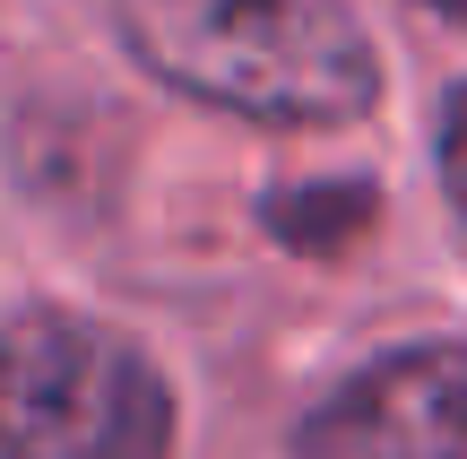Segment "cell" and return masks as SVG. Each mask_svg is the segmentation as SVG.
<instances>
[{"label": "cell", "instance_id": "obj_2", "mask_svg": "<svg viewBox=\"0 0 467 459\" xmlns=\"http://www.w3.org/2000/svg\"><path fill=\"white\" fill-rule=\"evenodd\" d=\"M173 381L139 339L87 312L0 321V459H173Z\"/></svg>", "mask_w": 467, "mask_h": 459}, {"label": "cell", "instance_id": "obj_5", "mask_svg": "<svg viewBox=\"0 0 467 459\" xmlns=\"http://www.w3.org/2000/svg\"><path fill=\"white\" fill-rule=\"evenodd\" d=\"M441 191H451V208L467 217V78L441 96Z\"/></svg>", "mask_w": 467, "mask_h": 459}, {"label": "cell", "instance_id": "obj_1", "mask_svg": "<svg viewBox=\"0 0 467 459\" xmlns=\"http://www.w3.org/2000/svg\"><path fill=\"white\" fill-rule=\"evenodd\" d=\"M121 44L173 96L277 130H347L381 104V52L337 0H113Z\"/></svg>", "mask_w": 467, "mask_h": 459}, {"label": "cell", "instance_id": "obj_4", "mask_svg": "<svg viewBox=\"0 0 467 459\" xmlns=\"http://www.w3.org/2000/svg\"><path fill=\"white\" fill-rule=\"evenodd\" d=\"M268 225H277L295 252H337L372 225V191L364 183H337V191H312V200H268Z\"/></svg>", "mask_w": 467, "mask_h": 459}, {"label": "cell", "instance_id": "obj_3", "mask_svg": "<svg viewBox=\"0 0 467 459\" xmlns=\"http://www.w3.org/2000/svg\"><path fill=\"white\" fill-rule=\"evenodd\" d=\"M295 459H467V339H416L347 373L295 425Z\"/></svg>", "mask_w": 467, "mask_h": 459}, {"label": "cell", "instance_id": "obj_6", "mask_svg": "<svg viewBox=\"0 0 467 459\" xmlns=\"http://www.w3.org/2000/svg\"><path fill=\"white\" fill-rule=\"evenodd\" d=\"M424 9H441V17H459V26H467V0H424Z\"/></svg>", "mask_w": 467, "mask_h": 459}]
</instances>
